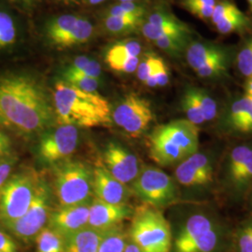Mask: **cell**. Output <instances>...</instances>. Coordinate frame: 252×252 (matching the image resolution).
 Masks as SVG:
<instances>
[{"label":"cell","mask_w":252,"mask_h":252,"mask_svg":"<svg viewBox=\"0 0 252 252\" xmlns=\"http://www.w3.org/2000/svg\"><path fill=\"white\" fill-rule=\"evenodd\" d=\"M55 125L53 91L40 74L19 66L0 69V131L30 138Z\"/></svg>","instance_id":"obj_1"},{"label":"cell","mask_w":252,"mask_h":252,"mask_svg":"<svg viewBox=\"0 0 252 252\" xmlns=\"http://www.w3.org/2000/svg\"><path fill=\"white\" fill-rule=\"evenodd\" d=\"M56 124L76 127H97L112 125V108L97 93L77 89L58 81L53 90Z\"/></svg>","instance_id":"obj_2"},{"label":"cell","mask_w":252,"mask_h":252,"mask_svg":"<svg viewBox=\"0 0 252 252\" xmlns=\"http://www.w3.org/2000/svg\"><path fill=\"white\" fill-rule=\"evenodd\" d=\"M199 127L187 119L176 120L155 127L149 135V153L162 166L180 163L198 152Z\"/></svg>","instance_id":"obj_3"},{"label":"cell","mask_w":252,"mask_h":252,"mask_svg":"<svg viewBox=\"0 0 252 252\" xmlns=\"http://www.w3.org/2000/svg\"><path fill=\"white\" fill-rule=\"evenodd\" d=\"M53 176L60 207L80 205L94 199V170L88 164L67 159L54 164Z\"/></svg>","instance_id":"obj_4"},{"label":"cell","mask_w":252,"mask_h":252,"mask_svg":"<svg viewBox=\"0 0 252 252\" xmlns=\"http://www.w3.org/2000/svg\"><path fill=\"white\" fill-rule=\"evenodd\" d=\"M129 235L143 252H171V226L158 208L144 204L135 209Z\"/></svg>","instance_id":"obj_5"},{"label":"cell","mask_w":252,"mask_h":252,"mask_svg":"<svg viewBox=\"0 0 252 252\" xmlns=\"http://www.w3.org/2000/svg\"><path fill=\"white\" fill-rule=\"evenodd\" d=\"M41 178V175L30 167L9 176L0 189L1 225L12 222L27 213Z\"/></svg>","instance_id":"obj_6"},{"label":"cell","mask_w":252,"mask_h":252,"mask_svg":"<svg viewBox=\"0 0 252 252\" xmlns=\"http://www.w3.org/2000/svg\"><path fill=\"white\" fill-rule=\"evenodd\" d=\"M223 232L214 218L198 212L189 216L176 235L174 252H218L222 248Z\"/></svg>","instance_id":"obj_7"},{"label":"cell","mask_w":252,"mask_h":252,"mask_svg":"<svg viewBox=\"0 0 252 252\" xmlns=\"http://www.w3.org/2000/svg\"><path fill=\"white\" fill-rule=\"evenodd\" d=\"M92 21L78 14H62L48 19L42 28L46 43L56 50H68L89 43L95 36Z\"/></svg>","instance_id":"obj_8"},{"label":"cell","mask_w":252,"mask_h":252,"mask_svg":"<svg viewBox=\"0 0 252 252\" xmlns=\"http://www.w3.org/2000/svg\"><path fill=\"white\" fill-rule=\"evenodd\" d=\"M131 188L132 193L144 204L158 209L170 206L179 197L178 188L171 177L153 166L142 167Z\"/></svg>","instance_id":"obj_9"},{"label":"cell","mask_w":252,"mask_h":252,"mask_svg":"<svg viewBox=\"0 0 252 252\" xmlns=\"http://www.w3.org/2000/svg\"><path fill=\"white\" fill-rule=\"evenodd\" d=\"M52 213V189L44 178H41L27 213L18 220L3 225L19 239L28 242L36 237L44 228Z\"/></svg>","instance_id":"obj_10"},{"label":"cell","mask_w":252,"mask_h":252,"mask_svg":"<svg viewBox=\"0 0 252 252\" xmlns=\"http://www.w3.org/2000/svg\"><path fill=\"white\" fill-rule=\"evenodd\" d=\"M111 118L127 135L138 137L152 124L154 115L148 100L135 93H130L112 109Z\"/></svg>","instance_id":"obj_11"},{"label":"cell","mask_w":252,"mask_h":252,"mask_svg":"<svg viewBox=\"0 0 252 252\" xmlns=\"http://www.w3.org/2000/svg\"><path fill=\"white\" fill-rule=\"evenodd\" d=\"M79 127L59 126L43 133L37 146L39 160L46 164L54 165L67 160L79 144Z\"/></svg>","instance_id":"obj_12"},{"label":"cell","mask_w":252,"mask_h":252,"mask_svg":"<svg viewBox=\"0 0 252 252\" xmlns=\"http://www.w3.org/2000/svg\"><path fill=\"white\" fill-rule=\"evenodd\" d=\"M225 180L235 194L251 193L252 189V147H234L226 162Z\"/></svg>","instance_id":"obj_13"},{"label":"cell","mask_w":252,"mask_h":252,"mask_svg":"<svg viewBox=\"0 0 252 252\" xmlns=\"http://www.w3.org/2000/svg\"><path fill=\"white\" fill-rule=\"evenodd\" d=\"M22 14L8 0H0V57L16 54L25 40Z\"/></svg>","instance_id":"obj_14"},{"label":"cell","mask_w":252,"mask_h":252,"mask_svg":"<svg viewBox=\"0 0 252 252\" xmlns=\"http://www.w3.org/2000/svg\"><path fill=\"white\" fill-rule=\"evenodd\" d=\"M175 176L180 185L185 187L207 185L213 181L214 177L211 159L205 153H193L178 164Z\"/></svg>","instance_id":"obj_15"},{"label":"cell","mask_w":252,"mask_h":252,"mask_svg":"<svg viewBox=\"0 0 252 252\" xmlns=\"http://www.w3.org/2000/svg\"><path fill=\"white\" fill-rule=\"evenodd\" d=\"M104 163L107 170L124 184L133 182L141 169L136 156L116 142L107 145Z\"/></svg>","instance_id":"obj_16"},{"label":"cell","mask_w":252,"mask_h":252,"mask_svg":"<svg viewBox=\"0 0 252 252\" xmlns=\"http://www.w3.org/2000/svg\"><path fill=\"white\" fill-rule=\"evenodd\" d=\"M141 54V43L137 39L126 38L108 46L104 53V60L113 71L131 74L136 71Z\"/></svg>","instance_id":"obj_17"},{"label":"cell","mask_w":252,"mask_h":252,"mask_svg":"<svg viewBox=\"0 0 252 252\" xmlns=\"http://www.w3.org/2000/svg\"><path fill=\"white\" fill-rule=\"evenodd\" d=\"M135 209L127 204L112 205L99 199L92 200L89 209L88 227L94 230L107 232L121 225V223L133 217Z\"/></svg>","instance_id":"obj_18"},{"label":"cell","mask_w":252,"mask_h":252,"mask_svg":"<svg viewBox=\"0 0 252 252\" xmlns=\"http://www.w3.org/2000/svg\"><path fill=\"white\" fill-rule=\"evenodd\" d=\"M92 202V201H91ZM91 202L68 207H60L52 211L49 218V227L67 238L81 229L87 227Z\"/></svg>","instance_id":"obj_19"},{"label":"cell","mask_w":252,"mask_h":252,"mask_svg":"<svg viewBox=\"0 0 252 252\" xmlns=\"http://www.w3.org/2000/svg\"><path fill=\"white\" fill-rule=\"evenodd\" d=\"M132 193L126 184L116 180L104 165H97L94 169V195L112 205H124Z\"/></svg>","instance_id":"obj_20"},{"label":"cell","mask_w":252,"mask_h":252,"mask_svg":"<svg viewBox=\"0 0 252 252\" xmlns=\"http://www.w3.org/2000/svg\"><path fill=\"white\" fill-rule=\"evenodd\" d=\"M106 233L87 226L65 238L63 252H97Z\"/></svg>","instance_id":"obj_21"},{"label":"cell","mask_w":252,"mask_h":252,"mask_svg":"<svg viewBox=\"0 0 252 252\" xmlns=\"http://www.w3.org/2000/svg\"><path fill=\"white\" fill-rule=\"evenodd\" d=\"M221 46L211 42L193 41L186 48V60L194 71L220 54L225 53Z\"/></svg>","instance_id":"obj_22"},{"label":"cell","mask_w":252,"mask_h":252,"mask_svg":"<svg viewBox=\"0 0 252 252\" xmlns=\"http://www.w3.org/2000/svg\"><path fill=\"white\" fill-rule=\"evenodd\" d=\"M143 20L130 17H122V16H113L104 14L101 21L102 28L104 31L111 36H126L131 34L141 27Z\"/></svg>","instance_id":"obj_23"},{"label":"cell","mask_w":252,"mask_h":252,"mask_svg":"<svg viewBox=\"0 0 252 252\" xmlns=\"http://www.w3.org/2000/svg\"><path fill=\"white\" fill-rule=\"evenodd\" d=\"M140 29L143 36L153 42L158 38H161L162 36L189 35V27L181 21L177 24L167 25V26H153L149 24L148 22H145L142 24Z\"/></svg>","instance_id":"obj_24"},{"label":"cell","mask_w":252,"mask_h":252,"mask_svg":"<svg viewBox=\"0 0 252 252\" xmlns=\"http://www.w3.org/2000/svg\"><path fill=\"white\" fill-rule=\"evenodd\" d=\"M62 81L73 87L88 93H97L101 81L94 79L66 65L62 70Z\"/></svg>","instance_id":"obj_25"},{"label":"cell","mask_w":252,"mask_h":252,"mask_svg":"<svg viewBox=\"0 0 252 252\" xmlns=\"http://www.w3.org/2000/svg\"><path fill=\"white\" fill-rule=\"evenodd\" d=\"M37 252H63L64 238L50 227H44L36 237Z\"/></svg>","instance_id":"obj_26"},{"label":"cell","mask_w":252,"mask_h":252,"mask_svg":"<svg viewBox=\"0 0 252 252\" xmlns=\"http://www.w3.org/2000/svg\"><path fill=\"white\" fill-rule=\"evenodd\" d=\"M126 240V234L121 226L110 229L101 241L97 252H125Z\"/></svg>","instance_id":"obj_27"},{"label":"cell","mask_w":252,"mask_h":252,"mask_svg":"<svg viewBox=\"0 0 252 252\" xmlns=\"http://www.w3.org/2000/svg\"><path fill=\"white\" fill-rule=\"evenodd\" d=\"M251 21L243 12L239 9L238 11L231 14L230 16L221 20L216 26L217 31L220 34L228 35L245 30L250 26Z\"/></svg>","instance_id":"obj_28"},{"label":"cell","mask_w":252,"mask_h":252,"mask_svg":"<svg viewBox=\"0 0 252 252\" xmlns=\"http://www.w3.org/2000/svg\"><path fill=\"white\" fill-rule=\"evenodd\" d=\"M104 14L143 20L146 8L137 2H119L108 8Z\"/></svg>","instance_id":"obj_29"},{"label":"cell","mask_w":252,"mask_h":252,"mask_svg":"<svg viewBox=\"0 0 252 252\" xmlns=\"http://www.w3.org/2000/svg\"><path fill=\"white\" fill-rule=\"evenodd\" d=\"M154 45L171 55L179 54L189 45V35H173L162 36L153 41Z\"/></svg>","instance_id":"obj_30"},{"label":"cell","mask_w":252,"mask_h":252,"mask_svg":"<svg viewBox=\"0 0 252 252\" xmlns=\"http://www.w3.org/2000/svg\"><path fill=\"white\" fill-rule=\"evenodd\" d=\"M67 65L72 67L73 69H76L80 72L84 73L89 77L101 81V78H102L101 64L92 57L86 56V55L76 56Z\"/></svg>","instance_id":"obj_31"},{"label":"cell","mask_w":252,"mask_h":252,"mask_svg":"<svg viewBox=\"0 0 252 252\" xmlns=\"http://www.w3.org/2000/svg\"><path fill=\"white\" fill-rule=\"evenodd\" d=\"M181 107L187 116V120L191 124L199 126L206 123V120L190 88L185 91L181 99Z\"/></svg>","instance_id":"obj_32"},{"label":"cell","mask_w":252,"mask_h":252,"mask_svg":"<svg viewBox=\"0 0 252 252\" xmlns=\"http://www.w3.org/2000/svg\"><path fill=\"white\" fill-rule=\"evenodd\" d=\"M228 53H225L218 55L209 62H207L203 66L199 67L195 73L198 75L200 78L203 79H209V78H215L218 76L222 75L226 72L227 66H228Z\"/></svg>","instance_id":"obj_33"},{"label":"cell","mask_w":252,"mask_h":252,"mask_svg":"<svg viewBox=\"0 0 252 252\" xmlns=\"http://www.w3.org/2000/svg\"><path fill=\"white\" fill-rule=\"evenodd\" d=\"M190 89L206 122L214 120L218 115V105L216 101L207 94V92L203 89L195 87H190Z\"/></svg>","instance_id":"obj_34"},{"label":"cell","mask_w":252,"mask_h":252,"mask_svg":"<svg viewBox=\"0 0 252 252\" xmlns=\"http://www.w3.org/2000/svg\"><path fill=\"white\" fill-rule=\"evenodd\" d=\"M234 247L236 252H252V219L237 230Z\"/></svg>","instance_id":"obj_35"},{"label":"cell","mask_w":252,"mask_h":252,"mask_svg":"<svg viewBox=\"0 0 252 252\" xmlns=\"http://www.w3.org/2000/svg\"><path fill=\"white\" fill-rule=\"evenodd\" d=\"M169 82V71L168 67L163 62L162 58L159 57L157 64L152 73V75L145 81V84L149 87H163Z\"/></svg>","instance_id":"obj_36"},{"label":"cell","mask_w":252,"mask_h":252,"mask_svg":"<svg viewBox=\"0 0 252 252\" xmlns=\"http://www.w3.org/2000/svg\"><path fill=\"white\" fill-rule=\"evenodd\" d=\"M239 72L247 79L252 76V39L244 45L236 58Z\"/></svg>","instance_id":"obj_37"},{"label":"cell","mask_w":252,"mask_h":252,"mask_svg":"<svg viewBox=\"0 0 252 252\" xmlns=\"http://www.w3.org/2000/svg\"><path fill=\"white\" fill-rule=\"evenodd\" d=\"M158 59H159V56H157L156 54L153 53L144 54L140 58V62L136 68V76L139 81L145 83V81L148 80V78L153 72L158 62Z\"/></svg>","instance_id":"obj_38"},{"label":"cell","mask_w":252,"mask_h":252,"mask_svg":"<svg viewBox=\"0 0 252 252\" xmlns=\"http://www.w3.org/2000/svg\"><path fill=\"white\" fill-rule=\"evenodd\" d=\"M182 6L187 9L192 15L202 20H210L214 7L207 6L202 3H197L191 0H182Z\"/></svg>","instance_id":"obj_39"},{"label":"cell","mask_w":252,"mask_h":252,"mask_svg":"<svg viewBox=\"0 0 252 252\" xmlns=\"http://www.w3.org/2000/svg\"><path fill=\"white\" fill-rule=\"evenodd\" d=\"M238 10H239V9L232 2H230L228 0H223V1H220V2L217 3L215 5L210 20H211L213 25H217L221 20L230 16L231 14H233Z\"/></svg>","instance_id":"obj_40"},{"label":"cell","mask_w":252,"mask_h":252,"mask_svg":"<svg viewBox=\"0 0 252 252\" xmlns=\"http://www.w3.org/2000/svg\"><path fill=\"white\" fill-rule=\"evenodd\" d=\"M17 162V156L10 153L0 158V189L8 180Z\"/></svg>","instance_id":"obj_41"},{"label":"cell","mask_w":252,"mask_h":252,"mask_svg":"<svg viewBox=\"0 0 252 252\" xmlns=\"http://www.w3.org/2000/svg\"><path fill=\"white\" fill-rule=\"evenodd\" d=\"M13 8L18 10L22 15L29 16L34 13L43 0H8Z\"/></svg>","instance_id":"obj_42"},{"label":"cell","mask_w":252,"mask_h":252,"mask_svg":"<svg viewBox=\"0 0 252 252\" xmlns=\"http://www.w3.org/2000/svg\"><path fill=\"white\" fill-rule=\"evenodd\" d=\"M232 128L234 131H237L240 133H245V134L252 133V108L241 121L235 124Z\"/></svg>","instance_id":"obj_43"},{"label":"cell","mask_w":252,"mask_h":252,"mask_svg":"<svg viewBox=\"0 0 252 252\" xmlns=\"http://www.w3.org/2000/svg\"><path fill=\"white\" fill-rule=\"evenodd\" d=\"M0 252H17V246L9 234L0 230Z\"/></svg>","instance_id":"obj_44"},{"label":"cell","mask_w":252,"mask_h":252,"mask_svg":"<svg viewBox=\"0 0 252 252\" xmlns=\"http://www.w3.org/2000/svg\"><path fill=\"white\" fill-rule=\"evenodd\" d=\"M10 146H11V142L9 136L3 131H0V158L11 153Z\"/></svg>","instance_id":"obj_45"},{"label":"cell","mask_w":252,"mask_h":252,"mask_svg":"<svg viewBox=\"0 0 252 252\" xmlns=\"http://www.w3.org/2000/svg\"><path fill=\"white\" fill-rule=\"evenodd\" d=\"M245 96L252 100V76L247 80V83L245 86Z\"/></svg>","instance_id":"obj_46"},{"label":"cell","mask_w":252,"mask_h":252,"mask_svg":"<svg viewBox=\"0 0 252 252\" xmlns=\"http://www.w3.org/2000/svg\"><path fill=\"white\" fill-rule=\"evenodd\" d=\"M125 252H145L140 249V248H138L135 244L133 243L132 241L131 242H129V243L126 244V250H125Z\"/></svg>","instance_id":"obj_47"},{"label":"cell","mask_w":252,"mask_h":252,"mask_svg":"<svg viewBox=\"0 0 252 252\" xmlns=\"http://www.w3.org/2000/svg\"><path fill=\"white\" fill-rule=\"evenodd\" d=\"M56 3L62 4V5H66V6H71V5H76L79 4L80 0H54Z\"/></svg>","instance_id":"obj_48"},{"label":"cell","mask_w":252,"mask_h":252,"mask_svg":"<svg viewBox=\"0 0 252 252\" xmlns=\"http://www.w3.org/2000/svg\"><path fill=\"white\" fill-rule=\"evenodd\" d=\"M106 0H85V2L90 6H96L104 3Z\"/></svg>","instance_id":"obj_49"},{"label":"cell","mask_w":252,"mask_h":252,"mask_svg":"<svg viewBox=\"0 0 252 252\" xmlns=\"http://www.w3.org/2000/svg\"><path fill=\"white\" fill-rule=\"evenodd\" d=\"M118 2H136L138 0H117Z\"/></svg>","instance_id":"obj_50"},{"label":"cell","mask_w":252,"mask_h":252,"mask_svg":"<svg viewBox=\"0 0 252 252\" xmlns=\"http://www.w3.org/2000/svg\"><path fill=\"white\" fill-rule=\"evenodd\" d=\"M248 2H249V5H250V8L252 9V0H248Z\"/></svg>","instance_id":"obj_51"}]
</instances>
